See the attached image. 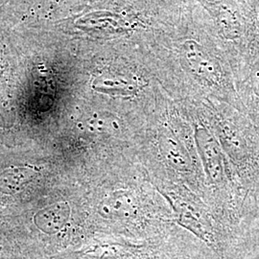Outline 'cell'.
Returning <instances> with one entry per match:
<instances>
[{
	"mask_svg": "<svg viewBox=\"0 0 259 259\" xmlns=\"http://www.w3.org/2000/svg\"><path fill=\"white\" fill-rule=\"evenodd\" d=\"M199 141H200L199 145H200V149L202 150L206 168L210 176L212 177V179L216 180L220 173V170H219L220 163L218 160L217 148L213 146V143L210 139L204 140V138H201V140L199 139Z\"/></svg>",
	"mask_w": 259,
	"mask_h": 259,
	"instance_id": "cell-1",
	"label": "cell"
},
{
	"mask_svg": "<svg viewBox=\"0 0 259 259\" xmlns=\"http://www.w3.org/2000/svg\"><path fill=\"white\" fill-rule=\"evenodd\" d=\"M164 147L166 148L167 154L169 156V158H171L178 165L185 166L186 164L185 155L181 152V150L179 148V145H177L176 143H172V141L170 139V140L167 141Z\"/></svg>",
	"mask_w": 259,
	"mask_h": 259,
	"instance_id": "cell-2",
	"label": "cell"
}]
</instances>
